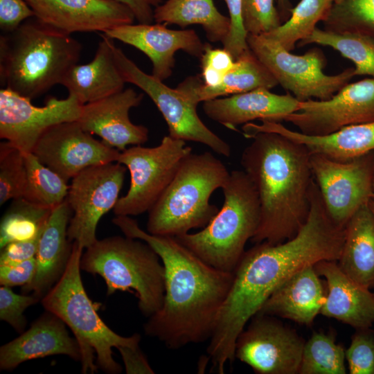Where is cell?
I'll return each mask as SVG.
<instances>
[{
	"label": "cell",
	"instance_id": "1",
	"mask_svg": "<svg viewBox=\"0 0 374 374\" xmlns=\"http://www.w3.org/2000/svg\"><path fill=\"white\" fill-rule=\"evenodd\" d=\"M345 227L331 218L313 181L309 215L296 235L279 244L257 243L245 251L208 340L206 352L213 368L224 373L226 364L235 360L238 337L288 278L318 262L339 260Z\"/></svg>",
	"mask_w": 374,
	"mask_h": 374
},
{
	"label": "cell",
	"instance_id": "2",
	"mask_svg": "<svg viewBox=\"0 0 374 374\" xmlns=\"http://www.w3.org/2000/svg\"><path fill=\"white\" fill-rule=\"evenodd\" d=\"M112 222L125 236L150 244L164 267L163 305L144 324L145 335L170 350L209 340L233 273L209 265L175 237L149 233L130 216L116 215Z\"/></svg>",
	"mask_w": 374,
	"mask_h": 374
},
{
	"label": "cell",
	"instance_id": "3",
	"mask_svg": "<svg viewBox=\"0 0 374 374\" xmlns=\"http://www.w3.org/2000/svg\"><path fill=\"white\" fill-rule=\"evenodd\" d=\"M241 164L254 184L260 217L251 241L279 244L291 239L305 223L314 178L310 154L301 144L274 132L252 135Z\"/></svg>",
	"mask_w": 374,
	"mask_h": 374
},
{
	"label": "cell",
	"instance_id": "4",
	"mask_svg": "<svg viewBox=\"0 0 374 374\" xmlns=\"http://www.w3.org/2000/svg\"><path fill=\"white\" fill-rule=\"evenodd\" d=\"M81 51L71 34L35 17L28 19L0 37L1 85L30 100L37 98L61 84Z\"/></svg>",
	"mask_w": 374,
	"mask_h": 374
},
{
	"label": "cell",
	"instance_id": "5",
	"mask_svg": "<svg viewBox=\"0 0 374 374\" xmlns=\"http://www.w3.org/2000/svg\"><path fill=\"white\" fill-rule=\"evenodd\" d=\"M84 248L73 242L67 267L59 280L42 299L44 309L60 318L73 332L80 349L81 371L94 373L98 368L117 374L122 367L113 357V348L138 346L141 336L123 337L110 329L100 319V304L93 303L84 287L80 259Z\"/></svg>",
	"mask_w": 374,
	"mask_h": 374
},
{
	"label": "cell",
	"instance_id": "6",
	"mask_svg": "<svg viewBox=\"0 0 374 374\" xmlns=\"http://www.w3.org/2000/svg\"><path fill=\"white\" fill-rule=\"evenodd\" d=\"M229 175L226 166L211 152L190 153L149 210L146 231L177 237L205 227L219 211L210 197L222 188Z\"/></svg>",
	"mask_w": 374,
	"mask_h": 374
},
{
	"label": "cell",
	"instance_id": "7",
	"mask_svg": "<svg viewBox=\"0 0 374 374\" xmlns=\"http://www.w3.org/2000/svg\"><path fill=\"white\" fill-rule=\"evenodd\" d=\"M222 207L197 233L175 237L182 244L213 267L233 273L246 243L258 229L260 206L256 188L244 170H233L222 188Z\"/></svg>",
	"mask_w": 374,
	"mask_h": 374
},
{
	"label": "cell",
	"instance_id": "8",
	"mask_svg": "<svg viewBox=\"0 0 374 374\" xmlns=\"http://www.w3.org/2000/svg\"><path fill=\"white\" fill-rule=\"evenodd\" d=\"M80 269L100 276L107 295L116 291L135 293L145 317H151L163 305L164 267L158 253L143 240L125 235L97 240L82 253Z\"/></svg>",
	"mask_w": 374,
	"mask_h": 374
},
{
	"label": "cell",
	"instance_id": "9",
	"mask_svg": "<svg viewBox=\"0 0 374 374\" xmlns=\"http://www.w3.org/2000/svg\"><path fill=\"white\" fill-rule=\"evenodd\" d=\"M247 42L250 50L278 84L292 93L299 101L328 100L355 76L354 67L335 75L324 73L327 60L319 48H312L298 55L291 53L266 35L248 34Z\"/></svg>",
	"mask_w": 374,
	"mask_h": 374
},
{
	"label": "cell",
	"instance_id": "10",
	"mask_svg": "<svg viewBox=\"0 0 374 374\" xmlns=\"http://www.w3.org/2000/svg\"><path fill=\"white\" fill-rule=\"evenodd\" d=\"M192 151L186 141L169 135L157 146L134 145L121 151L117 162L129 170L130 185L127 193L117 201L114 214L134 216L148 212Z\"/></svg>",
	"mask_w": 374,
	"mask_h": 374
},
{
	"label": "cell",
	"instance_id": "11",
	"mask_svg": "<svg viewBox=\"0 0 374 374\" xmlns=\"http://www.w3.org/2000/svg\"><path fill=\"white\" fill-rule=\"evenodd\" d=\"M114 55L125 82L137 86L156 105L168 125L170 136L200 143L224 157L231 155L230 145L199 118L198 104L179 89L170 88L152 75L145 73L116 45Z\"/></svg>",
	"mask_w": 374,
	"mask_h": 374
},
{
	"label": "cell",
	"instance_id": "12",
	"mask_svg": "<svg viewBox=\"0 0 374 374\" xmlns=\"http://www.w3.org/2000/svg\"><path fill=\"white\" fill-rule=\"evenodd\" d=\"M126 170L112 162L87 168L72 179L66 198L72 211L67 230L71 242L87 249L98 240V222L118 200Z\"/></svg>",
	"mask_w": 374,
	"mask_h": 374
},
{
	"label": "cell",
	"instance_id": "13",
	"mask_svg": "<svg viewBox=\"0 0 374 374\" xmlns=\"http://www.w3.org/2000/svg\"><path fill=\"white\" fill-rule=\"evenodd\" d=\"M310 166L328 214L346 226L372 199L374 152L346 161L310 154Z\"/></svg>",
	"mask_w": 374,
	"mask_h": 374
},
{
	"label": "cell",
	"instance_id": "14",
	"mask_svg": "<svg viewBox=\"0 0 374 374\" xmlns=\"http://www.w3.org/2000/svg\"><path fill=\"white\" fill-rule=\"evenodd\" d=\"M237 338L235 359L258 374L299 373L305 341L274 316L257 313Z\"/></svg>",
	"mask_w": 374,
	"mask_h": 374
},
{
	"label": "cell",
	"instance_id": "15",
	"mask_svg": "<svg viewBox=\"0 0 374 374\" xmlns=\"http://www.w3.org/2000/svg\"><path fill=\"white\" fill-rule=\"evenodd\" d=\"M82 105L73 95L64 99L50 96L37 107L30 98L8 89L0 90V138L24 154L33 152L39 138L50 127L77 121Z\"/></svg>",
	"mask_w": 374,
	"mask_h": 374
},
{
	"label": "cell",
	"instance_id": "16",
	"mask_svg": "<svg viewBox=\"0 0 374 374\" xmlns=\"http://www.w3.org/2000/svg\"><path fill=\"white\" fill-rule=\"evenodd\" d=\"M283 121L308 135H325L346 126L374 121V78L348 83L328 100L300 101Z\"/></svg>",
	"mask_w": 374,
	"mask_h": 374
},
{
	"label": "cell",
	"instance_id": "17",
	"mask_svg": "<svg viewBox=\"0 0 374 374\" xmlns=\"http://www.w3.org/2000/svg\"><path fill=\"white\" fill-rule=\"evenodd\" d=\"M120 152L94 139L77 121L50 127L33 151L42 163L67 181L87 168L117 162Z\"/></svg>",
	"mask_w": 374,
	"mask_h": 374
},
{
	"label": "cell",
	"instance_id": "18",
	"mask_svg": "<svg viewBox=\"0 0 374 374\" xmlns=\"http://www.w3.org/2000/svg\"><path fill=\"white\" fill-rule=\"evenodd\" d=\"M35 17L71 34L105 31L133 24L135 17L125 5L115 0H25Z\"/></svg>",
	"mask_w": 374,
	"mask_h": 374
},
{
	"label": "cell",
	"instance_id": "19",
	"mask_svg": "<svg viewBox=\"0 0 374 374\" xmlns=\"http://www.w3.org/2000/svg\"><path fill=\"white\" fill-rule=\"evenodd\" d=\"M103 34L145 54L152 64V75L161 81L172 75L177 51L181 50L200 58L205 44L193 30H172L159 23L125 24Z\"/></svg>",
	"mask_w": 374,
	"mask_h": 374
},
{
	"label": "cell",
	"instance_id": "20",
	"mask_svg": "<svg viewBox=\"0 0 374 374\" xmlns=\"http://www.w3.org/2000/svg\"><path fill=\"white\" fill-rule=\"evenodd\" d=\"M143 93L132 88L82 105L77 123L86 132L98 135L105 144L123 151L130 145H140L148 140L149 130L134 124L129 112L140 105Z\"/></svg>",
	"mask_w": 374,
	"mask_h": 374
},
{
	"label": "cell",
	"instance_id": "21",
	"mask_svg": "<svg viewBox=\"0 0 374 374\" xmlns=\"http://www.w3.org/2000/svg\"><path fill=\"white\" fill-rule=\"evenodd\" d=\"M243 135L249 139L259 132H274L303 145L310 154L346 161L374 152V121L346 126L325 135H308L292 130L280 122L261 121L242 127Z\"/></svg>",
	"mask_w": 374,
	"mask_h": 374
},
{
	"label": "cell",
	"instance_id": "22",
	"mask_svg": "<svg viewBox=\"0 0 374 374\" xmlns=\"http://www.w3.org/2000/svg\"><path fill=\"white\" fill-rule=\"evenodd\" d=\"M66 326L56 315L46 310L28 330L1 346V370H12L28 360L57 355L80 361L79 344Z\"/></svg>",
	"mask_w": 374,
	"mask_h": 374
},
{
	"label": "cell",
	"instance_id": "23",
	"mask_svg": "<svg viewBox=\"0 0 374 374\" xmlns=\"http://www.w3.org/2000/svg\"><path fill=\"white\" fill-rule=\"evenodd\" d=\"M300 101L289 92L274 93L266 88L207 100L205 114L226 128L236 131L240 125L254 120L280 122L299 110Z\"/></svg>",
	"mask_w": 374,
	"mask_h": 374
},
{
	"label": "cell",
	"instance_id": "24",
	"mask_svg": "<svg viewBox=\"0 0 374 374\" xmlns=\"http://www.w3.org/2000/svg\"><path fill=\"white\" fill-rule=\"evenodd\" d=\"M314 266L318 275L326 279L328 287L320 314L355 329L372 327L374 324V292L344 273L337 261L322 260Z\"/></svg>",
	"mask_w": 374,
	"mask_h": 374
},
{
	"label": "cell",
	"instance_id": "25",
	"mask_svg": "<svg viewBox=\"0 0 374 374\" xmlns=\"http://www.w3.org/2000/svg\"><path fill=\"white\" fill-rule=\"evenodd\" d=\"M71 215L66 199L53 208L35 255V275L30 283L22 287V293L31 292L42 300L63 275L73 247L67 234Z\"/></svg>",
	"mask_w": 374,
	"mask_h": 374
},
{
	"label": "cell",
	"instance_id": "26",
	"mask_svg": "<svg viewBox=\"0 0 374 374\" xmlns=\"http://www.w3.org/2000/svg\"><path fill=\"white\" fill-rule=\"evenodd\" d=\"M314 265L305 267L288 278L258 313L311 325L321 313L326 296Z\"/></svg>",
	"mask_w": 374,
	"mask_h": 374
},
{
	"label": "cell",
	"instance_id": "27",
	"mask_svg": "<svg viewBox=\"0 0 374 374\" xmlns=\"http://www.w3.org/2000/svg\"><path fill=\"white\" fill-rule=\"evenodd\" d=\"M114 40L102 35L93 60L85 64H74L61 84L84 105L124 89L125 83L114 59Z\"/></svg>",
	"mask_w": 374,
	"mask_h": 374
},
{
	"label": "cell",
	"instance_id": "28",
	"mask_svg": "<svg viewBox=\"0 0 374 374\" xmlns=\"http://www.w3.org/2000/svg\"><path fill=\"white\" fill-rule=\"evenodd\" d=\"M278 84L270 71L249 48L235 60L233 69L217 86L207 87L200 76L195 75L187 78L177 88L199 104L258 88L271 89Z\"/></svg>",
	"mask_w": 374,
	"mask_h": 374
},
{
	"label": "cell",
	"instance_id": "29",
	"mask_svg": "<svg viewBox=\"0 0 374 374\" xmlns=\"http://www.w3.org/2000/svg\"><path fill=\"white\" fill-rule=\"evenodd\" d=\"M337 263L354 281L374 290V215L368 204L362 206L345 227V237Z\"/></svg>",
	"mask_w": 374,
	"mask_h": 374
},
{
	"label": "cell",
	"instance_id": "30",
	"mask_svg": "<svg viewBox=\"0 0 374 374\" xmlns=\"http://www.w3.org/2000/svg\"><path fill=\"white\" fill-rule=\"evenodd\" d=\"M154 20L182 28L199 25L211 42L223 43L230 30L229 17L217 9L213 0H167L154 8Z\"/></svg>",
	"mask_w": 374,
	"mask_h": 374
},
{
	"label": "cell",
	"instance_id": "31",
	"mask_svg": "<svg viewBox=\"0 0 374 374\" xmlns=\"http://www.w3.org/2000/svg\"><path fill=\"white\" fill-rule=\"evenodd\" d=\"M311 44L330 46L351 60L355 64V75H370L374 78L373 38L360 33H339L317 27L297 45L301 47Z\"/></svg>",
	"mask_w": 374,
	"mask_h": 374
},
{
	"label": "cell",
	"instance_id": "32",
	"mask_svg": "<svg viewBox=\"0 0 374 374\" xmlns=\"http://www.w3.org/2000/svg\"><path fill=\"white\" fill-rule=\"evenodd\" d=\"M52 210L24 197L12 199L1 219L0 249L10 242L29 240L41 233Z\"/></svg>",
	"mask_w": 374,
	"mask_h": 374
},
{
	"label": "cell",
	"instance_id": "33",
	"mask_svg": "<svg viewBox=\"0 0 374 374\" xmlns=\"http://www.w3.org/2000/svg\"><path fill=\"white\" fill-rule=\"evenodd\" d=\"M26 184L23 197L36 205L53 209L66 198L68 181L42 163L33 153L24 154Z\"/></svg>",
	"mask_w": 374,
	"mask_h": 374
},
{
	"label": "cell",
	"instance_id": "34",
	"mask_svg": "<svg viewBox=\"0 0 374 374\" xmlns=\"http://www.w3.org/2000/svg\"><path fill=\"white\" fill-rule=\"evenodd\" d=\"M332 3V0H301L292 8L290 16L285 23L265 35L291 51L298 42L314 31L317 24L323 20Z\"/></svg>",
	"mask_w": 374,
	"mask_h": 374
},
{
	"label": "cell",
	"instance_id": "35",
	"mask_svg": "<svg viewBox=\"0 0 374 374\" xmlns=\"http://www.w3.org/2000/svg\"><path fill=\"white\" fill-rule=\"evenodd\" d=\"M346 350L330 333L314 332L305 342L299 374H345Z\"/></svg>",
	"mask_w": 374,
	"mask_h": 374
},
{
	"label": "cell",
	"instance_id": "36",
	"mask_svg": "<svg viewBox=\"0 0 374 374\" xmlns=\"http://www.w3.org/2000/svg\"><path fill=\"white\" fill-rule=\"evenodd\" d=\"M321 21L328 31L356 33L374 39V0H341L332 3Z\"/></svg>",
	"mask_w": 374,
	"mask_h": 374
},
{
	"label": "cell",
	"instance_id": "37",
	"mask_svg": "<svg viewBox=\"0 0 374 374\" xmlns=\"http://www.w3.org/2000/svg\"><path fill=\"white\" fill-rule=\"evenodd\" d=\"M24 154L6 141L0 143V205L23 197L26 184Z\"/></svg>",
	"mask_w": 374,
	"mask_h": 374
},
{
	"label": "cell",
	"instance_id": "38",
	"mask_svg": "<svg viewBox=\"0 0 374 374\" xmlns=\"http://www.w3.org/2000/svg\"><path fill=\"white\" fill-rule=\"evenodd\" d=\"M276 0H242V19L247 34H267L282 23Z\"/></svg>",
	"mask_w": 374,
	"mask_h": 374
},
{
	"label": "cell",
	"instance_id": "39",
	"mask_svg": "<svg viewBox=\"0 0 374 374\" xmlns=\"http://www.w3.org/2000/svg\"><path fill=\"white\" fill-rule=\"evenodd\" d=\"M346 359L350 374H374V330L371 328L356 329Z\"/></svg>",
	"mask_w": 374,
	"mask_h": 374
},
{
	"label": "cell",
	"instance_id": "40",
	"mask_svg": "<svg viewBox=\"0 0 374 374\" xmlns=\"http://www.w3.org/2000/svg\"><path fill=\"white\" fill-rule=\"evenodd\" d=\"M39 301L41 299L33 294H19L14 292L11 287L1 285L0 319L21 333L27 323L25 310Z\"/></svg>",
	"mask_w": 374,
	"mask_h": 374
},
{
	"label": "cell",
	"instance_id": "41",
	"mask_svg": "<svg viewBox=\"0 0 374 374\" xmlns=\"http://www.w3.org/2000/svg\"><path fill=\"white\" fill-rule=\"evenodd\" d=\"M201 59L202 79L210 87L220 84L233 69L235 60L225 48H214L205 44Z\"/></svg>",
	"mask_w": 374,
	"mask_h": 374
},
{
	"label": "cell",
	"instance_id": "42",
	"mask_svg": "<svg viewBox=\"0 0 374 374\" xmlns=\"http://www.w3.org/2000/svg\"><path fill=\"white\" fill-rule=\"evenodd\" d=\"M226 4L230 19L229 33L222 43L223 48L236 60L249 48L247 44V33L242 19V0H224Z\"/></svg>",
	"mask_w": 374,
	"mask_h": 374
},
{
	"label": "cell",
	"instance_id": "43",
	"mask_svg": "<svg viewBox=\"0 0 374 374\" xmlns=\"http://www.w3.org/2000/svg\"><path fill=\"white\" fill-rule=\"evenodd\" d=\"M35 14L25 0H0V28L3 33L16 30Z\"/></svg>",
	"mask_w": 374,
	"mask_h": 374
},
{
	"label": "cell",
	"instance_id": "44",
	"mask_svg": "<svg viewBox=\"0 0 374 374\" xmlns=\"http://www.w3.org/2000/svg\"><path fill=\"white\" fill-rule=\"evenodd\" d=\"M42 232L33 238L12 242L1 248L0 266L16 264L35 258Z\"/></svg>",
	"mask_w": 374,
	"mask_h": 374
},
{
	"label": "cell",
	"instance_id": "45",
	"mask_svg": "<svg viewBox=\"0 0 374 374\" xmlns=\"http://www.w3.org/2000/svg\"><path fill=\"white\" fill-rule=\"evenodd\" d=\"M35 272V257L19 263L0 266V285L10 287L25 286L32 281Z\"/></svg>",
	"mask_w": 374,
	"mask_h": 374
},
{
	"label": "cell",
	"instance_id": "46",
	"mask_svg": "<svg viewBox=\"0 0 374 374\" xmlns=\"http://www.w3.org/2000/svg\"><path fill=\"white\" fill-rule=\"evenodd\" d=\"M116 349L121 354L127 374L154 373L139 346L136 347L121 346Z\"/></svg>",
	"mask_w": 374,
	"mask_h": 374
},
{
	"label": "cell",
	"instance_id": "47",
	"mask_svg": "<svg viewBox=\"0 0 374 374\" xmlns=\"http://www.w3.org/2000/svg\"><path fill=\"white\" fill-rule=\"evenodd\" d=\"M126 6L133 13L139 24H152L154 21V8L161 3V0H115Z\"/></svg>",
	"mask_w": 374,
	"mask_h": 374
},
{
	"label": "cell",
	"instance_id": "48",
	"mask_svg": "<svg viewBox=\"0 0 374 374\" xmlns=\"http://www.w3.org/2000/svg\"><path fill=\"white\" fill-rule=\"evenodd\" d=\"M276 3L281 21H285L290 16L292 5L289 0H276Z\"/></svg>",
	"mask_w": 374,
	"mask_h": 374
},
{
	"label": "cell",
	"instance_id": "49",
	"mask_svg": "<svg viewBox=\"0 0 374 374\" xmlns=\"http://www.w3.org/2000/svg\"><path fill=\"white\" fill-rule=\"evenodd\" d=\"M368 205H369V207H370L371 211L373 212V213L374 215V201L373 199H371V201L368 203Z\"/></svg>",
	"mask_w": 374,
	"mask_h": 374
},
{
	"label": "cell",
	"instance_id": "50",
	"mask_svg": "<svg viewBox=\"0 0 374 374\" xmlns=\"http://www.w3.org/2000/svg\"><path fill=\"white\" fill-rule=\"evenodd\" d=\"M374 201V169H373V193H372V199Z\"/></svg>",
	"mask_w": 374,
	"mask_h": 374
},
{
	"label": "cell",
	"instance_id": "51",
	"mask_svg": "<svg viewBox=\"0 0 374 374\" xmlns=\"http://www.w3.org/2000/svg\"><path fill=\"white\" fill-rule=\"evenodd\" d=\"M341 0H332V3H338Z\"/></svg>",
	"mask_w": 374,
	"mask_h": 374
}]
</instances>
